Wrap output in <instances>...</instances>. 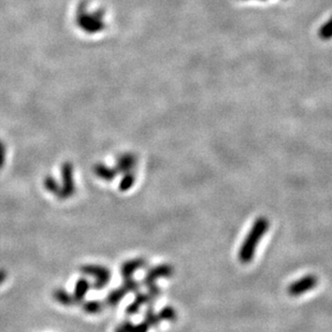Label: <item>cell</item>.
I'll return each instance as SVG.
<instances>
[{"label":"cell","instance_id":"6da1fadb","mask_svg":"<svg viewBox=\"0 0 332 332\" xmlns=\"http://www.w3.org/2000/svg\"><path fill=\"white\" fill-rule=\"evenodd\" d=\"M269 227L270 223L267 217L261 216L254 222L245 240L243 241L239 251L238 258L242 263H250L254 259L258 244L269 230Z\"/></svg>","mask_w":332,"mask_h":332},{"label":"cell","instance_id":"7a4b0ae2","mask_svg":"<svg viewBox=\"0 0 332 332\" xmlns=\"http://www.w3.org/2000/svg\"><path fill=\"white\" fill-rule=\"evenodd\" d=\"M318 284L317 276L313 274H309L303 278H301L295 282H292L291 284L287 287L288 295L291 297H298L306 294V292L315 288Z\"/></svg>","mask_w":332,"mask_h":332},{"label":"cell","instance_id":"3957f363","mask_svg":"<svg viewBox=\"0 0 332 332\" xmlns=\"http://www.w3.org/2000/svg\"><path fill=\"white\" fill-rule=\"evenodd\" d=\"M81 270L83 273H85V274L95 276L96 282L94 283V287L97 289L104 287L106 284H108V282L111 279V272L105 267L89 265V266L82 267Z\"/></svg>","mask_w":332,"mask_h":332},{"label":"cell","instance_id":"277c9868","mask_svg":"<svg viewBox=\"0 0 332 332\" xmlns=\"http://www.w3.org/2000/svg\"><path fill=\"white\" fill-rule=\"evenodd\" d=\"M63 182L64 186L61 188L58 198L67 199L70 198L75 191V185L72 177V165L70 163H65L63 167Z\"/></svg>","mask_w":332,"mask_h":332},{"label":"cell","instance_id":"5b68a950","mask_svg":"<svg viewBox=\"0 0 332 332\" xmlns=\"http://www.w3.org/2000/svg\"><path fill=\"white\" fill-rule=\"evenodd\" d=\"M173 275V267L167 263H163V265L156 266L153 269H151L148 274H146L143 283L146 286H150L152 284H155L156 280L160 278H171Z\"/></svg>","mask_w":332,"mask_h":332},{"label":"cell","instance_id":"8992f818","mask_svg":"<svg viewBox=\"0 0 332 332\" xmlns=\"http://www.w3.org/2000/svg\"><path fill=\"white\" fill-rule=\"evenodd\" d=\"M145 265H146V261L143 258H136V259L126 261L122 266V274L125 279L131 278L134 271L143 268Z\"/></svg>","mask_w":332,"mask_h":332},{"label":"cell","instance_id":"52a82bcc","mask_svg":"<svg viewBox=\"0 0 332 332\" xmlns=\"http://www.w3.org/2000/svg\"><path fill=\"white\" fill-rule=\"evenodd\" d=\"M153 300V298L149 294H138L134 299V301L127 309V313L128 314H135L138 313V311L143 305L149 303Z\"/></svg>","mask_w":332,"mask_h":332},{"label":"cell","instance_id":"ba28073f","mask_svg":"<svg viewBox=\"0 0 332 332\" xmlns=\"http://www.w3.org/2000/svg\"><path fill=\"white\" fill-rule=\"evenodd\" d=\"M134 157L132 155H125L121 158L117 164V173H127L130 172L134 165Z\"/></svg>","mask_w":332,"mask_h":332},{"label":"cell","instance_id":"9c48e42d","mask_svg":"<svg viewBox=\"0 0 332 332\" xmlns=\"http://www.w3.org/2000/svg\"><path fill=\"white\" fill-rule=\"evenodd\" d=\"M90 288V284L87 283L86 280L81 279L77 281L76 285H75V291H74V303H79L81 300H83V298L85 297L87 290Z\"/></svg>","mask_w":332,"mask_h":332},{"label":"cell","instance_id":"30bf717a","mask_svg":"<svg viewBox=\"0 0 332 332\" xmlns=\"http://www.w3.org/2000/svg\"><path fill=\"white\" fill-rule=\"evenodd\" d=\"M95 173L98 175L99 178H101L102 180H105V181H112L115 178V175L117 174L115 169H109L103 164L96 165Z\"/></svg>","mask_w":332,"mask_h":332},{"label":"cell","instance_id":"8fae6325","mask_svg":"<svg viewBox=\"0 0 332 332\" xmlns=\"http://www.w3.org/2000/svg\"><path fill=\"white\" fill-rule=\"evenodd\" d=\"M54 298L60 302V303L64 305V306H71L74 303V300H73V297L70 296L69 294H68L67 291H65L64 289H56L54 291V294H53Z\"/></svg>","mask_w":332,"mask_h":332},{"label":"cell","instance_id":"7c38bea8","mask_svg":"<svg viewBox=\"0 0 332 332\" xmlns=\"http://www.w3.org/2000/svg\"><path fill=\"white\" fill-rule=\"evenodd\" d=\"M160 320H167V321H174L177 319V311L172 307H164L158 314Z\"/></svg>","mask_w":332,"mask_h":332},{"label":"cell","instance_id":"4fadbf2b","mask_svg":"<svg viewBox=\"0 0 332 332\" xmlns=\"http://www.w3.org/2000/svg\"><path fill=\"white\" fill-rule=\"evenodd\" d=\"M134 181H135V179H134V175L132 172L125 173L123 180L120 183V189L122 191H126V190L130 189L132 187V185L134 184Z\"/></svg>","mask_w":332,"mask_h":332},{"label":"cell","instance_id":"5bb4252c","mask_svg":"<svg viewBox=\"0 0 332 332\" xmlns=\"http://www.w3.org/2000/svg\"><path fill=\"white\" fill-rule=\"evenodd\" d=\"M127 294V290L124 287H121L120 289H115L112 291L108 297V302L111 306H115L119 303V302L123 299V297Z\"/></svg>","mask_w":332,"mask_h":332},{"label":"cell","instance_id":"9a60e30c","mask_svg":"<svg viewBox=\"0 0 332 332\" xmlns=\"http://www.w3.org/2000/svg\"><path fill=\"white\" fill-rule=\"evenodd\" d=\"M144 321L150 327H156V326H158L159 321H160V318H159L158 314H156L152 309H149L148 311L145 312Z\"/></svg>","mask_w":332,"mask_h":332},{"label":"cell","instance_id":"2e32d148","mask_svg":"<svg viewBox=\"0 0 332 332\" xmlns=\"http://www.w3.org/2000/svg\"><path fill=\"white\" fill-rule=\"evenodd\" d=\"M44 187L46 190H48L50 192L54 193L55 196H58V192H60V185L56 182V180L52 177H46L44 180Z\"/></svg>","mask_w":332,"mask_h":332},{"label":"cell","instance_id":"e0dca14e","mask_svg":"<svg viewBox=\"0 0 332 332\" xmlns=\"http://www.w3.org/2000/svg\"><path fill=\"white\" fill-rule=\"evenodd\" d=\"M123 287L127 290V292H128V291H136L139 289L140 285L136 281L132 280L131 278H128V279H125Z\"/></svg>","mask_w":332,"mask_h":332},{"label":"cell","instance_id":"ac0fdd59","mask_svg":"<svg viewBox=\"0 0 332 332\" xmlns=\"http://www.w3.org/2000/svg\"><path fill=\"white\" fill-rule=\"evenodd\" d=\"M84 310L87 312V313H97L101 310V305L98 301H91L87 302V303L84 306Z\"/></svg>","mask_w":332,"mask_h":332},{"label":"cell","instance_id":"d6986e66","mask_svg":"<svg viewBox=\"0 0 332 332\" xmlns=\"http://www.w3.org/2000/svg\"><path fill=\"white\" fill-rule=\"evenodd\" d=\"M133 324L130 323V321H125V323L119 325V327L116 328L115 332H131Z\"/></svg>","mask_w":332,"mask_h":332},{"label":"cell","instance_id":"ffe728a7","mask_svg":"<svg viewBox=\"0 0 332 332\" xmlns=\"http://www.w3.org/2000/svg\"><path fill=\"white\" fill-rule=\"evenodd\" d=\"M150 329V326L143 321V323H140L138 325H133L131 332H148Z\"/></svg>","mask_w":332,"mask_h":332},{"label":"cell","instance_id":"44dd1931","mask_svg":"<svg viewBox=\"0 0 332 332\" xmlns=\"http://www.w3.org/2000/svg\"><path fill=\"white\" fill-rule=\"evenodd\" d=\"M149 287V295L155 299V298H157L159 295H160V288L156 285V284H152Z\"/></svg>","mask_w":332,"mask_h":332},{"label":"cell","instance_id":"7402d4cb","mask_svg":"<svg viewBox=\"0 0 332 332\" xmlns=\"http://www.w3.org/2000/svg\"><path fill=\"white\" fill-rule=\"evenodd\" d=\"M6 279H7V273L4 270H0V284L4 283Z\"/></svg>","mask_w":332,"mask_h":332}]
</instances>
